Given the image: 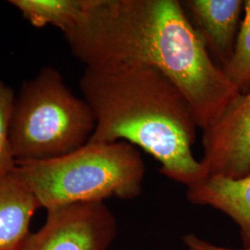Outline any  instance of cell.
I'll return each instance as SVG.
<instances>
[{
	"label": "cell",
	"instance_id": "obj_10",
	"mask_svg": "<svg viewBox=\"0 0 250 250\" xmlns=\"http://www.w3.org/2000/svg\"><path fill=\"white\" fill-rule=\"evenodd\" d=\"M9 3L32 25H51L63 34L76 24L84 7V0H11Z\"/></svg>",
	"mask_w": 250,
	"mask_h": 250
},
{
	"label": "cell",
	"instance_id": "obj_1",
	"mask_svg": "<svg viewBox=\"0 0 250 250\" xmlns=\"http://www.w3.org/2000/svg\"><path fill=\"white\" fill-rule=\"evenodd\" d=\"M63 35L85 68L134 64L165 74L188 99L201 130L241 94L178 0H84L80 19Z\"/></svg>",
	"mask_w": 250,
	"mask_h": 250
},
{
	"label": "cell",
	"instance_id": "obj_12",
	"mask_svg": "<svg viewBox=\"0 0 250 250\" xmlns=\"http://www.w3.org/2000/svg\"><path fill=\"white\" fill-rule=\"evenodd\" d=\"M14 99L15 94L10 86L0 80V176L13 171L16 166L9 138Z\"/></svg>",
	"mask_w": 250,
	"mask_h": 250
},
{
	"label": "cell",
	"instance_id": "obj_7",
	"mask_svg": "<svg viewBox=\"0 0 250 250\" xmlns=\"http://www.w3.org/2000/svg\"><path fill=\"white\" fill-rule=\"evenodd\" d=\"M183 4L208 52L224 70L232 59L245 1L188 0Z\"/></svg>",
	"mask_w": 250,
	"mask_h": 250
},
{
	"label": "cell",
	"instance_id": "obj_4",
	"mask_svg": "<svg viewBox=\"0 0 250 250\" xmlns=\"http://www.w3.org/2000/svg\"><path fill=\"white\" fill-rule=\"evenodd\" d=\"M96 127L89 105L76 97L61 72L44 67L15 96L9 128L18 161L52 160L88 143Z\"/></svg>",
	"mask_w": 250,
	"mask_h": 250
},
{
	"label": "cell",
	"instance_id": "obj_13",
	"mask_svg": "<svg viewBox=\"0 0 250 250\" xmlns=\"http://www.w3.org/2000/svg\"><path fill=\"white\" fill-rule=\"evenodd\" d=\"M183 241L189 250H250V247L244 248L242 250H232V249L218 247L213 244H210L209 242L203 240L202 238L198 237L196 234H193V233L185 235L183 237Z\"/></svg>",
	"mask_w": 250,
	"mask_h": 250
},
{
	"label": "cell",
	"instance_id": "obj_8",
	"mask_svg": "<svg viewBox=\"0 0 250 250\" xmlns=\"http://www.w3.org/2000/svg\"><path fill=\"white\" fill-rule=\"evenodd\" d=\"M194 205L208 206L230 217L239 227L244 248L250 247V174L239 179L210 176L188 188Z\"/></svg>",
	"mask_w": 250,
	"mask_h": 250
},
{
	"label": "cell",
	"instance_id": "obj_3",
	"mask_svg": "<svg viewBox=\"0 0 250 250\" xmlns=\"http://www.w3.org/2000/svg\"><path fill=\"white\" fill-rule=\"evenodd\" d=\"M14 172L46 210L81 202L134 199L143 190L146 166L137 148L125 141L85 144L45 161H18Z\"/></svg>",
	"mask_w": 250,
	"mask_h": 250
},
{
	"label": "cell",
	"instance_id": "obj_2",
	"mask_svg": "<svg viewBox=\"0 0 250 250\" xmlns=\"http://www.w3.org/2000/svg\"><path fill=\"white\" fill-rule=\"evenodd\" d=\"M80 89L96 120L88 142L139 146L161 163L164 176L187 188L207 178L193 153L197 120L188 99L165 74L134 64L85 68Z\"/></svg>",
	"mask_w": 250,
	"mask_h": 250
},
{
	"label": "cell",
	"instance_id": "obj_6",
	"mask_svg": "<svg viewBox=\"0 0 250 250\" xmlns=\"http://www.w3.org/2000/svg\"><path fill=\"white\" fill-rule=\"evenodd\" d=\"M207 174L231 179L250 174V90L241 93L212 125L202 130Z\"/></svg>",
	"mask_w": 250,
	"mask_h": 250
},
{
	"label": "cell",
	"instance_id": "obj_5",
	"mask_svg": "<svg viewBox=\"0 0 250 250\" xmlns=\"http://www.w3.org/2000/svg\"><path fill=\"white\" fill-rule=\"evenodd\" d=\"M118 231L104 202H81L47 210L44 226L20 250H107Z\"/></svg>",
	"mask_w": 250,
	"mask_h": 250
},
{
	"label": "cell",
	"instance_id": "obj_9",
	"mask_svg": "<svg viewBox=\"0 0 250 250\" xmlns=\"http://www.w3.org/2000/svg\"><path fill=\"white\" fill-rule=\"evenodd\" d=\"M39 208L34 194L14 170L0 176V250L21 249Z\"/></svg>",
	"mask_w": 250,
	"mask_h": 250
},
{
	"label": "cell",
	"instance_id": "obj_11",
	"mask_svg": "<svg viewBox=\"0 0 250 250\" xmlns=\"http://www.w3.org/2000/svg\"><path fill=\"white\" fill-rule=\"evenodd\" d=\"M244 11L232 59L223 70L240 93L250 90V0L245 1Z\"/></svg>",
	"mask_w": 250,
	"mask_h": 250
},
{
	"label": "cell",
	"instance_id": "obj_14",
	"mask_svg": "<svg viewBox=\"0 0 250 250\" xmlns=\"http://www.w3.org/2000/svg\"></svg>",
	"mask_w": 250,
	"mask_h": 250
}]
</instances>
